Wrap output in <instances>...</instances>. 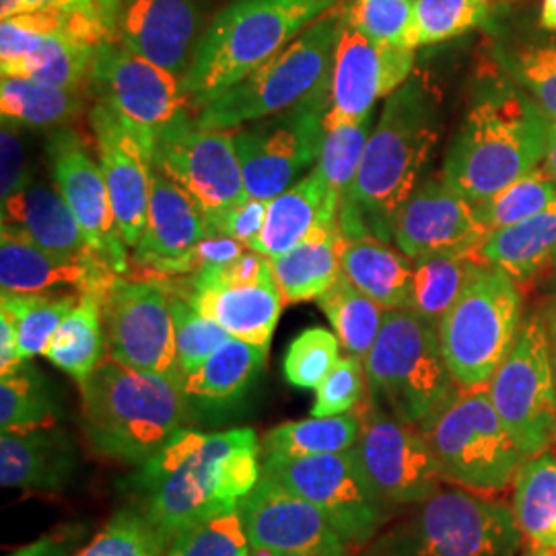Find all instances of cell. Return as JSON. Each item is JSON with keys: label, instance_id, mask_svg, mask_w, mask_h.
<instances>
[{"label": "cell", "instance_id": "1", "mask_svg": "<svg viewBox=\"0 0 556 556\" xmlns=\"http://www.w3.org/2000/svg\"><path fill=\"white\" fill-rule=\"evenodd\" d=\"M262 478V445L252 429H179L140 466L130 493L169 542L179 532L238 511Z\"/></svg>", "mask_w": 556, "mask_h": 556}, {"label": "cell", "instance_id": "2", "mask_svg": "<svg viewBox=\"0 0 556 556\" xmlns=\"http://www.w3.org/2000/svg\"><path fill=\"white\" fill-rule=\"evenodd\" d=\"M80 420L89 445L108 459L142 466L184 429V379L126 367L105 357L83 379Z\"/></svg>", "mask_w": 556, "mask_h": 556}, {"label": "cell", "instance_id": "3", "mask_svg": "<svg viewBox=\"0 0 556 556\" xmlns=\"http://www.w3.org/2000/svg\"><path fill=\"white\" fill-rule=\"evenodd\" d=\"M438 93L420 77L406 80L386 101L355 179V206L369 236L394 239L397 213L438 142Z\"/></svg>", "mask_w": 556, "mask_h": 556}, {"label": "cell", "instance_id": "4", "mask_svg": "<svg viewBox=\"0 0 556 556\" xmlns=\"http://www.w3.org/2000/svg\"><path fill=\"white\" fill-rule=\"evenodd\" d=\"M342 0H231L202 34L181 79L194 114L275 59Z\"/></svg>", "mask_w": 556, "mask_h": 556}, {"label": "cell", "instance_id": "5", "mask_svg": "<svg viewBox=\"0 0 556 556\" xmlns=\"http://www.w3.org/2000/svg\"><path fill=\"white\" fill-rule=\"evenodd\" d=\"M548 126L530 96L511 89L491 93L466 114L441 176L462 199L480 204L538 167Z\"/></svg>", "mask_w": 556, "mask_h": 556}, {"label": "cell", "instance_id": "6", "mask_svg": "<svg viewBox=\"0 0 556 556\" xmlns=\"http://www.w3.org/2000/svg\"><path fill=\"white\" fill-rule=\"evenodd\" d=\"M342 21L344 9L338 4L301 31L275 59L202 105L194 112L197 122L211 130H238L328 93Z\"/></svg>", "mask_w": 556, "mask_h": 556}, {"label": "cell", "instance_id": "7", "mask_svg": "<svg viewBox=\"0 0 556 556\" xmlns=\"http://www.w3.org/2000/svg\"><path fill=\"white\" fill-rule=\"evenodd\" d=\"M521 544L507 503L450 484L381 530L363 556H517Z\"/></svg>", "mask_w": 556, "mask_h": 556}, {"label": "cell", "instance_id": "8", "mask_svg": "<svg viewBox=\"0 0 556 556\" xmlns=\"http://www.w3.org/2000/svg\"><path fill=\"white\" fill-rule=\"evenodd\" d=\"M367 400L404 425L420 427L456 396L438 324L415 309H388L365 358Z\"/></svg>", "mask_w": 556, "mask_h": 556}, {"label": "cell", "instance_id": "9", "mask_svg": "<svg viewBox=\"0 0 556 556\" xmlns=\"http://www.w3.org/2000/svg\"><path fill=\"white\" fill-rule=\"evenodd\" d=\"M418 429L435 456L443 482L478 495L491 497L509 489L528 457L505 429L489 386L457 390Z\"/></svg>", "mask_w": 556, "mask_h": 556}, {"label": "cell", "instance_id": "10", "mask_svg": "<svg viewBox=\"0 0 556 556\" xmlns=\"http://www.w3.org/2000/svg\"><path fill=\"white\" fill-rule=\"evenodd\" d=\"M445 365L459 390L484 388L511 353L521 330V293L516 278L482 264L439 319Z\"/></svg>", "mask_w": 556, "mask_h": 556}, {"label": "cell", "instance_id": "11", "mask_svg": "<svg viewBox=\"0 0 556 556\" xmlns=\"http://www.w3.org/2000/svg\"><path fill=\"white\" fill-rule=\"evenodd\" d=\"M262 477L316 505L351 548L367 546L390 519L392 507L374 491L353 452L262 457Z\"/></svg>", "mask_w": 556, "mask_h": 556}, {"label": "cell", "instance_id": "12", "mask_svg": "<svg viewBox=\"0 0 556 556\" xmlns=\"http://www.w3.org/2000/svg\"><path fill=\"white\" fill-rule=\"evenodd\" d=\"M489 394L505 429L528 457L556 441V379L546 321L532 314L521 326L511 353L489 383Z\"/></svg>", "mask_w": 556, "mask_h": 556}, {"label": "cell", "instance_id": "13", "mask_svg": "<svg viewBox=\"0 0 556 556\" xmlns=\"http://www.w3.org/2000/svg\"><path fill=\"white\" fill-rule=\"evenodd\" d=\"M101 318L108 357L139 371L184 379L172 295L161 280L114 278L101 293Z\"/></svg>", "mask_w": 556, "mask_h": 556}, {"label": "cell", "instance_id": "14", "mask_svg": "<svg viewBox=\"0 0 556 556\" xmlns=\"http://www.w3.org/2000/svg\"><path fill=\"white\" fill-rule=\"evenodd\" d=\"M328 93L278 116L233 130V142L250 199L273 200L318 163L326 137Z\"/></svg>", "mask_w": 556, "mask_h": 556}, {"label": "cell", "instance_id": "15", "mask_svg": "<svg viewBox=\"0 0 556 556\" xmlns=\"http://www.w3.org/2000/svg\"><path fill=\"white\" fill-rule=\"evenodd\" d=\"M357 410L361 435L351 452L379 498L400 507L433 497L445 482L420 429L400 422L367 397Z\"/></svg>", "mask_w": 556, "mask_h": 556}, {"label": "cell", "instance_id": "16", "mask_svg": "<svg viewBox=\"0 0 556 556\" xmlns=\"http://www.w3.org/2000/svg\"><path fill=\"white\" fill-rule=\"evenodd\" d=\"M87 89L126 122L151 157L161 130L188 110L181 79L118 40L98 46Z\"/></svg>", "mask_w": 556, "mask_h": 556}, {"label": "cell", "instance_id": "17", "mask_svg": "<svg viewBox=\"0 0 556 556\" xmlns=\"http://www.w3.org/2000/svg\"><path fill=\"white\" fill-rule=\"evenodd\" d=\"M153 165L197 200L208 217L248 199L233 130L202 128L190 110L179 112L161 130Z\"/></svg>", "mask_w": 556, "mask_h": 556}, {"label": "cell", "instance_id": "18", "mask_svg": "<svg viewBox=\"0 0 556 556\" xmlns=\"http://www.w3.org/2000/svg\"><path fill=\"white\" fill-rule=\"evenodd\" d=\"M413 68L415 50L371 41L342 21L328 83L326 128L371 118L378 100L410 79Z\"/></svg>", "mask_w": 556, "mask_h": 556}, {"label": "cell", "instance_id": "19", "mask_svg": "<svg viewBox=\"0 0 556 556\" xmlns=\"http://www.w3.org/2000/svg\"><path fill=\"white\" fill-rule=\"evenodd\" d=\"M46 151L54 184L71 206L91 250L114 275L124 277L130 270L128 245L119 236L100 163L91 157L79 135L66 126L50 132Z\"/></svg>", "mask_w": 556, "mask_h": 556}, {"label": "cell", "instance_id": "20", "mask_svg": "<svg viewBox=\"0 0 556 556\" xmlns=\"http://www.w3.org/2000/svg\"><path fill=\"white\" fill-rule=\"evenodd\" d=\"M245 536L252 556H349L351 546L330 519L309 501L260 478L256 489L241 501Z\"/></svg>", "mask_w": 556, "mask_h": 556}, {"label": "cell", "instance_id": "21", "mask_svg": "<svg viewBox=\"0 0 556 556\" xmlns=\"http://www.w3.org/2000/svg\"><path fill=\"white\" fill-rule=\"evenodd\" d=\"M489 236L491 231L478 220L475 204L452 190L443 176L415 188L394 223L397 250L413 262L445 254H477Z\"/></svg>", "mask_w": 556, "mask_h": 556}, {"label": "cell", "instance_id": "22", "mask_svg": "<svg viewBox=\"0 0 556 556\" xmlns=\"http://www.w3.org/2000/svg\"><path fill=\"white\" fill-rule=\"evenodd\" d=\"M89 119L119 236L128 248H137L147 227L153 157L108 103L96 101Z\"/></svg>", "mask_w": 556, "mask_h": 556}, {"label": "cell", "instance_id": "23", "mask_svg": "<svg viewBox=\"0 0 556 556\" xmlns=\"http://www.w3.org/2000/svg\"><path fill=\"white\" fill-rule=\"evenodd\" d=\"M215 236L206 211L179 184L151 169V199L147 227L130 262L151 278L172 277L179 260L186 258L202 239Z\"/></svg>", "mask_w": 556, "mask_h": 556}, {"label": "cell", "instance_id": "24", "mask_svg": "<svg viewBox=\"0 0 556 556\" xmlns=\"http://www.w3.org/2000/svg\"><path fill=\"white\" fill-rule=\"evenodd\" d=\"M200 25L197 0H122L114 40L184 79L202 38Z\"/></svg>", "mask_w": 556, "mask_h": 556}, {"label": "cell", "instance_id": "25", "mask_svg": "<svg viewBox=\"0 0 556 556\" xmlns=\"http://www.w3.org/2000/svg\"><path fill=\"white\" fill-rule=\"evenodd\" d=\"M114 275L98 256L77 258L48 252L11 227L0 229V289L2 293H52L75 287L79 293L103 289Z\"/></svg>", "mask_w": 556, "mask_h": 556}, {"label": "cell", "instance_id": "26", "mask_svg": "<svg viewBox=\"0 0 556 556\" xmlns=\"http://www.w3.org/2000/svg\"><path fill=\"white\" fill-rule=\"evenodd\" d=\"M75 475V447L56 427L0 435L4 489L59 493Z\"/></svg>", "mask_w": 556, "mask_h": 556}, {"label": "cell", "instance_id": "27", "mask_svg": "<svg viewBox=\"0 0 556 556\" xmlns=\"http://www.w3.org/2000/svg\"><path fill=\"white\" fill-rule=\"evenodd\" d=\"M188 299L200 314L215 319L229 337L268 346L285 305L275 270L256 282L190 291Z\"/></svg>", "mask_w": 556, "mask_h": 556}, {"label": "cell", "instance_id": "28", "mask_svg": "<svg viewBox=\"0 0 556 556\" xmlns=\"http://www.w3.org/2000/svg\"><path fill=\"white\" fill-rule=\"evenodd\" d=\"M2 225L60 256H98L59 190L31 184L2 202Z\"/></svg>", "mask_w": 556, "mask_h": 556}, {"label": "cell", "instance_id": "29", "mask_svg": "<svg viewBox=\"0 0 556 556\" xmlns=\"http://www.w3.org/2000/svg\"><path fill=\"white\" fill-rule=\"evenodd\" d=\"M330 223H338L337 208L330 202L318 165H314L305 178L298 179L289 190L268 200L266 223L256 252L278 258Z\"/></svg>", "mask_w": 556, "mask_h": 556}, {"label": "cell", "instance_id": "30", "mask_svg": "<svg viewBox=\"0 0 556 556\" xmlns=\"http://www.w3.org/2000/svg\"><path fill=\"white\" fill-rule=\"evenodd\" d=\"M340 266L346 278L388 309H413L415 262L397 254L388 241L367 238L344 239L340 248Z\"/></svg>", "mask_w": 556, "mask_h": 556}, {"label": "cell", "instance_id": "31", "mask_svg": "<svg viewBox=\"0 0 556 556\" xmlns=\"http://www.w3.org/2000/svg\"><path fill=\"white\" fill-rule=\"evenodd\" d=\"M371 118L326 128L316 165L324 176L328 197L337 208L338 227L344 239L367 238L369 231L355 206V179L369 140Z\"/></svg>", "mask_w": 556, "mask_h": 556}, {"label": "cell", "instance_id": "32", "mask_svg": "<svg viewBox=\"0 0 556 556\" xmlns=\"http://www.w3.org/2000/svg\"><path fill=\"white\" fill-rule=\"evenodd\" d=\"M555 256L556 200L534 217L493 231L477 252L482 264L505 270L517 285L534 280Z\"/></svg>", "mask_w": 556, "mask_h": 556}, {"label": "cell", "instance_id": "33", "mask_svg": "<svg viewBox=\"0 0 556 556\" xmlns=\"http://www.w3.org/2000/svg\"><path fill=\"white\" fill-rule=\"evenodd\" d=\"M514 517L530 556L556 553V457L538 454L514 480Z\"/></svg>", "mask_w": 556, "mask_h": 556}, {"label": "cell", "instance_id": "34", "mask_svg": "<svg viewBox=\"0 0 556 556\" xmlns=\"http://www.w3.org/2000/svg\"><path fill=\"white\" fill-rule=\"evenodd\" d=\"M342 241L338 223H330L316 229L291 252L270 258L285 303L319 299L337 282L342 275Z\"/></svg>", "mask_w": 556, "mask_h": 556}, {"label": "cell", "instance_id": "35", "mask_svg": "<svg viewBox=\"0 0 556 556\" xmlns=\"http://www.w3.org/2000/svg\"><path fill=\"white\" fill-rule=\"evenodd\" d=\"M266 357L268 346L229 337L194 374L184 378V392L188 400L208 404L233 402L258 378Z\"/></svg>", "mask_w": 556, "mask_h": 556}, {"label": "cell", "instance_id": "36", "mask_svg": "<svg viewBox=\"0 0 556 556\" xmlns=\"http://www.w3.org/2000/svg\"><path fill=\"white\" fill-rule=\"evenodd\" d=\"M105 334L101 318V293H80L75 309L60 324L43 351V357L75 381H83L103 361Z\"/></svg>", "mask_w": 556, "mask_h": 556}, {"label": "cell", "instance_id": "37", "mask_svg": "<svg viewBox=\"0 0 556 556\" xmlns=\"http://www.w3.org/2000/svg\"><path fill=\"white\" fill-rule=\"evenodd\" d=\"M361 435L357 408L337 417L282 422L260 441L262 457H307L351 452Z\"/></svg>", "mask_w": 556, "mask_h": 556}, {"label": "cell", "instance_id": "38", "mask_svg": "<svg viewBox=\"0 0 556 556\" xmlns=\"http://www.w3.org/2000/svg\"><path fill=\"white\" fill-rule=\"evenodd\" d=\"M96 50V43L83 40L68 27H62L41 41L29 59L2 73V77H23L56 89L80 91L89 87Z\"/></svg>", "mask_w": 556, "mask_h": 556}, {"label": "cell", "instance_id": "39", "mask_svg": "<svg viewBox=\"0 0 556 556\" xmlns=\"http://www.w3.org/2000/svg\"><path fill=\"white\" fill-rule=\"evenodd\" d=\"M85 89L66 91L41 85L23 77H2L0 83V112L2 118L23 128H62L79 118L85 110Z\"/></svg>", "mask_w": 556, "mask_h": 556}, {"label": "cell", "instance_id": "40", "mask_svg": "<svg viewBox=\"0 0 556 556\" xmlns=\"http://www.w3.org/2000/svg\"><path fill=\"white\" fill-rule=\"evenodd\" d=\"M318 301L344 353L365 363L378 340L386 309L358 291L344 273Z\"/></svg>", "mask_w": 556, "mask_h": 556}, {"label": "cell", "instance_id": "41", "mask_svg": "<svg viewBox=\"0 0 556 556\" xmlns=\"http://www.w3.org/2000/svg\"><path fill=\"white\" fill-rule=\"evenodd\" d=\"M59 410L40 371L25 361L15 371L0 378V429L25 433L56 427Z\"/></svg>", "mask_w": 556, "mask_h": 556}, {"label": "cell", "instance_id": "42", "mask_svg": "<svg viewBox=\"0 0 556 556\" xmlns=\"http://www.w3.org/2000/svg\"><path fill=\"white\" fill-rule=\"evenodd\" d=\"M480 266L482 262L477 254H445L417 260L413 309L418 316L439 324Z\"/></svg>", "mask_w": 556, "mask_h": 556}, {"label": "cell", "instance_id": "43", "mask_svg": "<svg viewBox=\"0 0 556 556\" xmlns=\"http://www.w3.org/2000/svg\"><path fill=\"white\" fill-rule=\"evenodd\" d=\"M77 295L56 293H2L0 312L15 321L20 353L23 361L43 355L46 346L59 330L60 324L79 303Z\"/></svg>", "mask_w": 556, "mask_h": 556}, {"label": "cell", "instance_id": "44", "mask_svg": "<svg viewBox=\"0 0 556 556\" xmlns=\"http://www.w3.org/2000/svg\"><path fill=\"white\" fill-rule=\"evenodd\" d=\"M556 200V179L542 165L526 176L511 181L495 197L475 204L478 220L493 233L503 227H511L530 219Z\"/></svg>", "mask_w": 556, "mask_h": 556}, {"label": "cell", "instance_id": "45", "mask_svg": "<svg viewBox=\"0 0 556 556\" xmlns=\"http://www.w3.org/2000/svg\"><path fill=\"white\" fill-rule=\"evenodd\" d=\"M486 15V0H415L408 48L459 38L482 25Z\"/></svg>", "mask_w": 556, "mask_h": 556}, {"label": "cell", "instance_id": "46", "mask_svg": "<svg viewBox=\"0 0 556 556\" xmlns=\"http://www.w3.org/2000/svg\"><path fill=\"white\" fill-rule=\"evenodd\" d=\"M169 538L139 507H124L75 556H163Z\"/></svg>", "mask_w": 556, "mask_h": 556}, {"label": "cell", "instance_id": "47", "mask_svg": "<svg viewBox=\"0 0 556 556\" xmlns=\"http://www.w3.org/2000/svg\"><path fill=\"white\" fill-rule=\"evenodd\" d=\"M340 340L324 328L303 330L287 349L282 361L285 379L299 390H318L340 361Z\"/></svg>", "mask_w": 556, "mask_h": 556}, {"label": "cell", "instance_id": "48", "mask_svg": "<svg viewBox=\"0 0 556 556\" xmlns=\"http://www.w3.org/2000/svg\"><path fill=\"white\" fill-rule=\"evenodd\" d=\"M169 291V289H167ZM172 318L176 328V351L184 378L194 374L200 365L211 357L220 344L229 338V332L215 319L200 314L188 301L172 293Z\"/></svg>", "mask_w": 556, "mask_h": 556}, {"label": "cell", "instance_id": "49", "mask_svg": "<svg viewBox=\"0 0 556 556\" xmlns=\"http://www.w3.org/2000/svg\"><path fill=\"white\" fill-rule=\"evenodd\" d=\"M243 517L238 511L197 523L174 538L163 556H250Z\"/></svg>", "mask_w": 556, "mask_h": 556}, {"label": "cell", "instance_id": "50", "mask_svg": "<svg viewBox=\"0 0 556 556\" xmlns=\"http://www.w3.org/2000/svg\"><path fill=\"white\" fill-rule=\"evenodd\" d=\"M344 21L371 41L408 48L413 0H349Z\"/></svg>", "mask_w": 556, "mask_h": 556}, {"label": "cell", "instance_id": "51", "mask_svg": "<svg viewBox=\"0 0 556 556\" xmlns=\"http://www.w3.org/2000/svg\"><path fill=\"white\" fill-rule=\"evenodd\" d=\"M23 4L25 13H59L73 34L96 46L116 38L122 0H23Z\"/></svg>", "mask_w": 556, "mask_h": 556}, {"label": "cell", "instance_id": "52", "mask_svg": "<svg viewBox=\"0 0 556 556\" xmlns=\"http://www.w3.org/2000/svg\"><path fill=\"white\" fill-rule=\"evenodd\" d=\"M507 66L548 122L556 124V38L519 48Z\"/></svg>", "mask_w": 556, "mask_h": 556}, {"label": "cell", "instance_id": "53", "mask_svg": "<svg viewBox=\"0 0 556 556\" xmlns=\"http://www.w3.org/2000/svg\"><path fill=\"white\" fill-rule=\"evenodd\" d=\"M68 27V21L59 13L31 11L2 20L0 25V71L7 73L23 60L29 59L50 34ZM71 29V27H68Z\"/></svg>", "mask_w": 556, "mask_h": 556}, {"label": "cell", "instance_id": "54", "mask_svg": "<svg viewBox=\"0 0 556 556\" xmlns=\"http://www.w3.org/2000/svg\"><path fill=\"white\" fill-rule=\"evenodd\" d=\"M367 397L365 363L361 358L340 357L316 390L312 417H337L355 410Z\"/></svg>", "mask_w": 556, "mask_h": 556}, {"label": "cell", "instance_id": "55", "mask_svg": "<svg viewBox=\"0 0 556 556\" xmlns=\"http://www.w3.org/2000/svg\"><path fill=\"white\" fill-rule=\"evenodd\" d=\"M266 208H268L266 200L248 197L238 204H233L231 208L211 215L208 219L215 233L236 239L248 250H256L260 236L264 231V223H266Z\"/></svg>", "mask_w": 556, "mask_h": 556}, {"label": "cell", "instance_id": "56", "mask_svg": "<svg viewBox=\"0 0 556 556\" xmlns=\"http://www.w3.org/2000/svg\"><path fill=\"white\" fill-rule=\"evenodd\" d=\"M31 186L27 151L21 140L20 126L2 118L0 130V199L7 202Z\"/></svg>", "mask_w": 556, "mask_h": 556}, {"label": "cell", "instance_id": "57", "mask_svg": "<svg viewBox=\"0 0 556 556\" xmlns=\"http://www.w3.org/2000/svg\"><path fill=\"white\" fill-rule=\"evenodd\" d=\"M75 540H77L75 534L60 530V532L38 538L36 542L4 556H71V548H73Z\"/></svg>", "mask_w": 556, "mask_h": 556}, {"label": "cell", "instance_id": "58", "mask_svg": "<svg viewBox=\"0 0 556 556\" xmlns=\"http://www.w3.org/2000/svg\"><path fill=\"white\" fill-rule=\"evenodd\" d=\"M23 363L15 321L0 312V376L15 371Z\"/></svg>", "mask_w": 556, "mask_h": 556}, {"label": "cell", "instance_id": "59", "mask_svg": "<svg viewBox=\"0 0 556 556\" xmlns=\"http://www.w3.org/2000/svg\"><path fill=\"white\" fill-rule=\"evenodd\" d=\"M540 27H542L544 31L556 34V0H542Z\"/></svg>", "mask_w": 556, "mask_h": 556}, {"label": "cell", "instance_id": "60", "mask_svg": "<svg viewBox=\"0 0 556 556\" xmlns=\"http://www.w3.org/2000/svg\"><path fill=\"white\" fill-rule=\"evenodd\" d=\"M544 167L551 172L556 179V124L551 122L548 126V142H546V155H544Z\"/></svg>", "mask_w": 556, "mask_h": 556}, {"label": "cell", "instance_id": "61", "mask_svg": "<svg viewBox=\"0 0 556 556\" xmlns=\"http://www.w3.org/2000/svg\"><path fill=\"white\" fill-rule=\"evenodd\" d=\"M25 13V4L23 0H0V17L2 20H9V17H15Z\"/></svg>", "mask_w": 556, "mask_h": 556}, {"label": "cell", "instance_id": "62", "mask_svg": "<svg viewBox=\"0 0 556 556\" xmlns=\"http://www.w3.org/2000/svg\"><path fill=\"white\" fill-rule=\"evenodd\" d=\"M546 328H548V334H551V342H553V346H555L556 351V299L548 305V309H546Z\"/></svg>", "mask_w": 556, "mask_h": 556}, {"label": "cell", "instance_id": "63", "mask_svg": "<svg viewBox=\"0 0 556 556\" xmlns=\"http://www.w3.org/2000/svg\"><path fill=\"white\" fill-rule=\"evenodd\" d=\"M553 273H551V282H548V291L555 295L556 299V256L555 260H553Z\"/></svg>", "mask_w": 556, "mask_h": 556}, {"label": "cell", "instance_id": "64", "mask_svg": "<svg viewBox=\"0 0 556 556\" xmlns=\"http://www.w3.org/2000/svg\"><path fill=\"white\" fill-rule=\"evenodd\" d=\"M413 2H415V0H413Z\"/></svg>", "mask_w": 556, "mask_h": 556}]
</instances>
